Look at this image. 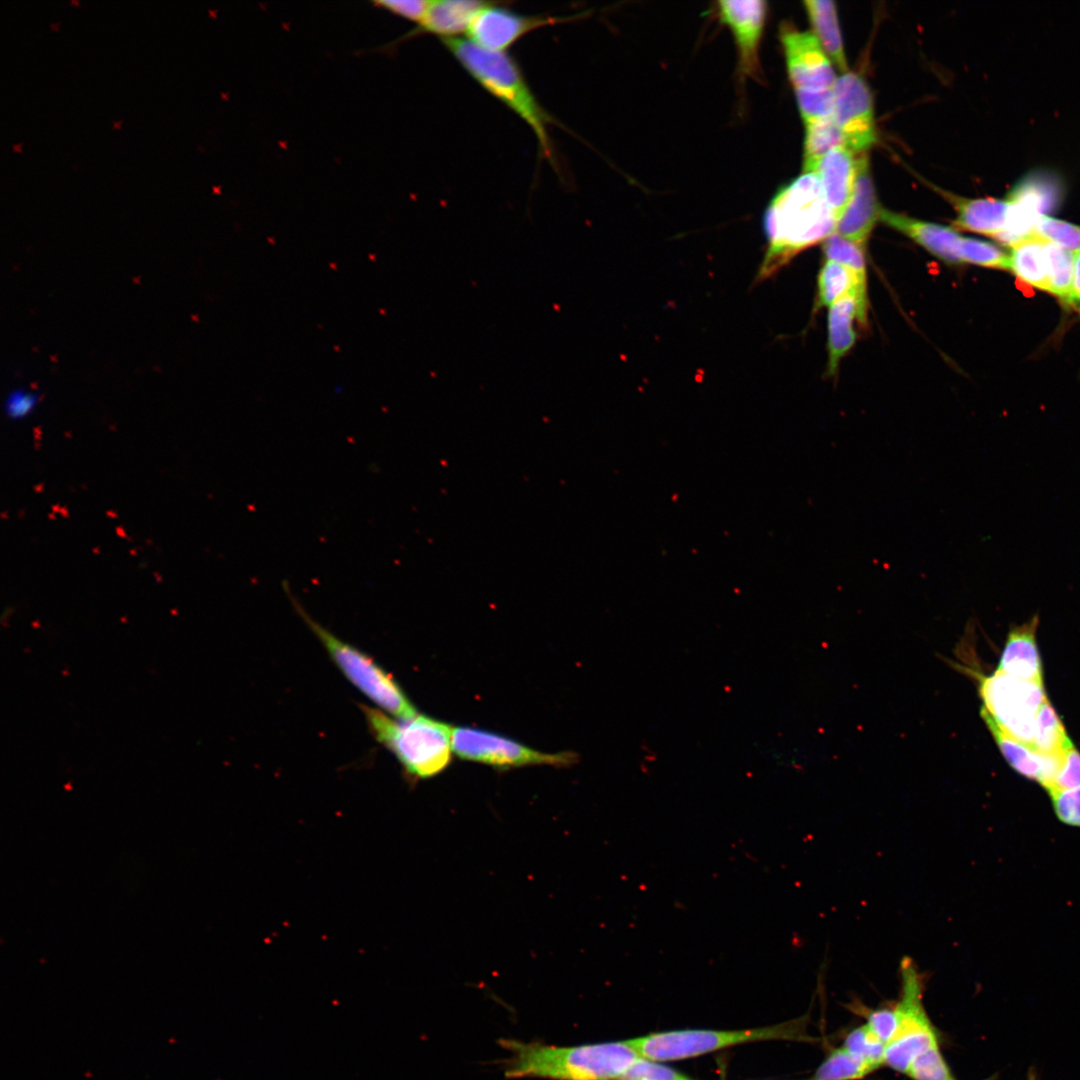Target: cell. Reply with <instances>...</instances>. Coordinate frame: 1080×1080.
I'll return each instance as SVG.
<instances>
[{"instance_id":"cell-4","label":"cell","mask_w":1080,"mask_h":1080,"mask_svg":"<svg viewBox=\"0 0 1080 1080\" xmlns=\"http://www.w3.org/2000/svg\"><path fill=\"white\" fill-rule=\"evenodd\" d=\"M375 739L394 754L408 776L433 777L451 760L452 727L425 715L393 719L380 709L360 706Z\"/></svg>"},{"instance_id":"cell-13","label":"cell","mask_w":1080,"mask_h":1080,"mask_svg":"<svg viewBox=\"0 0 1080 1080\" xmlns=\"http://www.w3.org/2000/svg\"><path fill=\"white\" fill-rule=\"evenodd\" d=\"M720 21L733 34L738 51V69L743 78L759 79V47L767 15V4L761 0L719 1Z\"/></svg>"},{"instance_id":"cell-32","label":"cell","mask_w":1080,"mask_h":1080,"mask_svg":"<svg viewBox=\"0 0 1080 1080\" xmlns=\"http://www.w3.org/2000/svg\"><path fill=\"white\" fill-rule=\"evenodd\" d=\"M843 1047L878 1068L884 1064L886 1044L870 1030L867 1024L852 1030L846 1036Z\"/></svg>"},{"instance_id":"cell-38","label":"cell","mask_w":1080,"mask_h":1080,"mask_svg":"<svg viewBox=\"0 0 1080 1080\" xmlns=\"http://www.w3.org/2000/svg\"><path fill=\"white\" fill-rule=\"evenodd\" d=\"M39 394L26 388L11 390L4 401L5 416L12 421H20L30 416L39 403Z\"/></svg>"},{"instance_id":"cell-12","label":"cell","mask_w":1080,"mask_h":1080,"mask_svg":"<svg viewBox=\"0 0 1080 1080\" xmlns=\"http://www.w3.org/2000/svg\"><path fill=\"white\" fill-rule=\"evenodd\" d=\"M498 4L492 2L483 8L467 32L472 43L495 52H505L537 29L577 19L575 16L524 15Z\"/></svg>"},{"instance_id":"cell-41","label":"cell","mask_w":1080,"mask_h":1080,"mask_svg":"<svg viewBox=\"0 0 1080 1080\" xmlns=\"http://www.w3.org/2000/svg\"><path fill=\"white\" fill-rule=\"evenodd\" d=\"M1080 302V251L1075 256V270L1072 286L1071 304Z\"/></svg>"},{"instance_id":"cell-15","label":"cell","mask_w":1080,"mask_h":1080,"mask_svg":"<svg viewBox=\"0 0 1080 1080\" xmlns=\"http://www.w3.org/2000/svg\"><path fill=\"white\" fill-rule=\"evenodd\" d=\"M491 3L478 0L431 1L422 21L399 39L385 45L384 49H392L399 43L420 35H435L440 37V40L459 38L460 33L468 32L476 15Z\"/></svg>"},{"instance_id":"cell-1","label":"cell","mask_w":1080,"mask_h":1080,"mask_svg":"<svg viewBox=\"0 0 1080 1080\" xmlns=\"http://www.w3.org/2000/svg\"><path fill=\"white\" fill-rule=\"evenodd\" d=\"M767 251L758 271L764 280L802 250L835 233V219L816 173H803L783 186L763 214Z\"/></svg>"},{"instance_id":"cell-6","label":"cell","mask_w":1080,"mask_h":1080,"mask_svg":"<svg viewBox=\"0 0 1080 1080\" xmlns=\"http://www.w3.org/2000/svg\"><path fill=\"white\" fill-rule=\"evenodd\" d=\"M296 608L347 680L381 711L400 719L413 718L418 714L399 684L373 658L334 636L311 619L300 606Z\"/></svg>"},{"instance_id":"cell-35","label":"cell","mask_w":1080,"mask_h":1080,"mask_svg":"<svg viewBox=\"0 0 1080 1080\" xmlns=\"http://www.w3.org/2000/svg\"><path fill=\"white\" fill-rule=\"evenodd\" d=\"M1054 813L1065 825L1080 828V786L1048 793Z\"/></svg>"},{"instance_id":"cell-23","label":"cell","mask_w":1080,"mask_h":1080,"mask_svg":"<svg viewBox=\"0 0 1080 1080\" xmlns=\"http://www.w3.org/2000/svg\"><path fill=\"white\" fill-rule=\"evenodd\" d=\"M1046 241L1035 234L1024 237L1010 246V271L1024 284L1048 290Z\"/></svg>"},{"instance_id":"cell-24","label":"cell","mask_w":1080,"mask_h":1080,"mask_svg":"<svg viewBox=\"0 0 1080 1080\" xmlns=\"http://www.w3.org/2000/svg\"><path fill=\"white\" fill-rule=\"evenodd\" d=\"M803 4L814 35L825 53L842 73H846L849 70L835 3L830 0H806Z\"/></svg>"},{"instance_id":"cell-42","label":"cell","mask_w":1080,"mask_h":1080,"mask_svg":"<svg viewBox=\"0 0 1080 1080\" xmlns=\"http://www.w3.org/2000/svg\"><path fill=\"white\" fill-rule=\"evenodd\" d=\"M21 144L22 143L13 144L12 145L13 150L16 151V152H20L21 151V149H20Z\"/></svg>"},{"instance_id":"cell-21","label":"cell","mask_w":1080,"mask_h":1080,"mask_svg":"<svg viewBox=\"0 0 1080 1080\" xmlns=\"http://www.w3.org/2000/svg\"><path fill=\"white\" fill-rule=\"evenodd\" d=\"M817 309L831 306L848 294H856L859 299L858 322L862 327L867 324L866 276L836 262L826 260L817 281Z\"/></svg>"},{"instance_id":"cell-17","label":"cell","mask_w":1080,"mask_h":1080,"mask_svg":"<svg viewBox=\"0 0 1080 1080\" xmlns=\"http://www.w3.org/2000/svg\"><path fill=\"white\" fill-rule=\"evenodd\" d=\"M879 220L911 238L943 262L961 264L958 248L962 236L954 228L919 220L885 208H881Z\"/></svg>"},{"instance_id":"cell-9","label":"cell","mask_w":1080,"mask_h":1080,"mask_svg":"<svg viewBox=\"0 0 1080 1080\" xmlns=\"http://www.w3.org/2000/svg\"><path fill=\"white\" fill-rule=\"evenodd\" d=\"M452 750L462 759L501 768L526 765L567 766L577 760L571 752L542 753L496 733L471 727H452Z\"/></svg>"},{"instance_id":"cell-11","label":"cell","mask_w":1080,"mask_h":1080,"mask_svg":"<svg viewBox=\"0 0 1080 1080\" xmlns=\"http://www.w3.org/2000/svg\"><path fill=\"white\" fill-rule=\"evenodd\" d=\"M786 66L794 92L832 89L837 80L831 60L809 31L784 23L780 28Z\"/></svg>"},{"instance_id":"cell-7","label":"cell","mask_w":1080,"mask_h":1080,"mask_svg":"<svg viewBox=\"0 0 1080 1080\" xmlns=\"http://www.w3.org/2000/svg\"><path fill=\"white\" fill-rule=\"evenodd\" d=\"M900 976L901 996L895 1005L899 1025L886 1045L884 1064L906 1074L915 1057L938 1040L922 1003L924 976L910 957L902 959Z\"/></svg>"},{"instance_id":"cell-36","label":"cell","mask_w":1080,"mask_h":1080,"mask_svg":"<svg viewBox=\"0 0 1080 1080\" xmlns=\"http://www.w3.org/2000/svg\"><path fill=\"white\" fill-rule=\"evenodd\" d=\"M622 1080H691L671 1067L639 1057L627 1070Z\"/></svg>"},{"instance_id":"cell-16","label":"cell","mask_w":1080,"mask_h":1080,"mask_svg":"<svg viewBox=\"0 0 1080 1080\" xmlns=\"http://www.w3.org/2000/svg\"><path fill=\"white\" fill-rule=\"evenodd\" d=\"M981 716L1008 764L1018 774L1037 782L1048 791L1058 772L1061 757L1044 755L1005 732L981 708Z\"/></svg>"},{"instance_id":"cell-8","label":"cell","mask_w":1080,"mask_h":1080,"mask_svg":"<svg viewBox=\"0 0 1080 1080\" xmlns=\"http://www.w3.org/2000/svg\"><path fill=\"white\" fill-rule=\"evenodd\" d=\"M979 682L982 709L1005 732L1032 746L1036 716L1047 699L1044 685L996 671Z\"/></svg>"},{"instance_id":"cell-30","label":"cell","mask_w":1080,"mask_h":1080,"mask_svg":"<svg viewBox=\"0 0 1080 1080\" xmlns=\"http://www.w3.org/2000/svg\"><path fill=\"white\" fill-rule=\"evenodd\" d=\"M1033 234L1075 255L1080 251V225L1043 214L1036 222Z\"/></svg>"},{"instance_id":"cell-25","label":"cell","mask_w":1080,"mask_h":1080,"mask_svg":"<svg viewBox=\"0 0 1080 1080\" xmlns=\"http://www.w3.org/2000/svg\"><path fill=\"white\" fill-rule=\"evenodd\" d=\"M803 173H815L830 151L845 146L843 134L833 116L805 124Z\"/></svg>"},{"instance_id":"cell-43","label":"cell","mask_w":1080,"mask_h":1080,"mask_svg":"<svg viewBox=\"0 0 1080 1080\" xmlns=\"http://www.w3.org/2000/svg\"><path fill=\"white\" fill-rule=\"evenodd\" d=\"M58 25H59V23H58V22H56V23H55V22H52V23H50V27H51V28H52L53 30H58Z\"/></svg>"},{"instance_id":"cell-39","label":"cell","mask_w":1080,"mask_h":1080,"mask_svg":"<svg viewBox=\"0 0 1080 1080\" xmlns=\"http://www.w3.org/2000/svg\"><path fill=\"white\" fill-rule=\"evenodd\" d=\"M431 1L427 0H379L373 6L393 16L419 24L424 18Z\"/></svg>"},{"instance_id":"cell-3","label":"cell","mask_w":1080,"mask_h":1080,"mask_svg":"<svg viewBox=\"0 0 1080 1080\" xmlns=\"http://www.w3.org/2000/svg\"><path fill=\"white\" fill-rule=\"evenodd\" d=\"M511 1052L506 1075L552 1080H622L640 1057L629 1040L569 1047L502 1040Z\"/></svg>"},{"instance_id":"cell-14","label":"cell","mask_w":1080,"mask_h":1080,"mask_svg":"<svg viewBox=\"0 0 1080 1080\" xmlns=\"http://www.w3.org/2000/svg\"><path fill=\"white\" fill-rule=\"evenodd\" d=\"M877 201L867 152L857 156V174L851 200L836 225L835 233L862 246L879 220Z\"/></svg>"},{"instance_id":"cell-33","label":"cell","mask_w":1080,"mask_h":1080,"mask_svg":"<svg viewBox=\"0 0 1080 1080\" xmlns=\"http://www.w3.org/2000/svg\"><path fill=\"white\" fill-rule=\"evenodd\" d=\"M906 1074L913 1080H954L938 1043L915 1057Z\"/></svg>"},{"instance_id":"cell-28","label":"cell","mask_w":1080,"mask_h":1080,"mask_svg":"<svg viewBox=\"0 0 1080 1080\" xmlns=\"http://www.w3.org/2000/svg\"><path fill=\"white\" fill-rule=\"evenodd\" d=\"M1048 262V290L1067 304H1071L1075 270V254L1055 244L1046 242Z\"/></svg>"},{"instance_id":"cell-26","label":"cell","mask_w":1080,"mask_h":1080,"mask_svg":"<svg viewBox=\"0 0 1080 1080\" xmlns=\"http://www.w3.org/2000/svg\"><path fill=\"white\" fill-rule=\"evenodd\" d=\"M1071 746L1060 717L1046 699L1036 716L1032 747L1044 755L1060 757Z\"/></svg>"},{"instance_id":"cell-47","label":"cell","mask_w":1080,"mask_h":1080,"mask_svg":"<svg viewBox=\"0 0 1080 1080\" xmlns=\"http://www.w3.org/2000/svg\"><path fill=\"white\" fill-rule=\"evenodd\" d=\"M807 1080H810V1079H807Z\"/></svg>"},{"instance_id":"cell-45","label":"cell","mask_w":1080,"mask_h":1080,"mask_svg":"<svg viewBox=\"0 0 1080 1080\" xmlns=\"http://www.w3.org/2000/svg\"><path fill=\"white\" fill-rule=\"evenodd\" d=\"M69 2H70L71 4H76V5H79V2H78L77 0H70Z\"/></svg>"},{"instance_id":"cell-22","label":"cell","mask_w":1080,"mask_h":1080,"mask_svg":"<svg viewBox=\"0 0 1080 1080\" xmlns=\"http://www.w3.org/2000/svg\"><path fill=\"white\" fill-rule=\"evenodd\" d=\"M859 299L856 294H848L829 308L828 313V373L834 375L843 356L852 348L856 340L853 323L858 317Z\"/></svg>"},{"instance_id":"cell-40","label":"cell","mask_w":1080,"mask_h":1080,"mask_svg":"<svg viewBox=\"0 0 1080 1080\" xmlns=\"http://www.w3.org/2000/svg\"><path fill=\"white\" fill-rule=\"evenodd\" d=\"M899 1025L896 1007L881 1008L868 1015L867 1026L886 1045L895 1036Z\"/></svg>"},{"instance_id":"cell-20","label":"cell","mask_w":1080,"mask_h":1080,"mask_svg":"<svg viewBox=\"0 0 1080 1080\" xmlns=\"http://www.w3.org/2000/svg\"><path fill=\"white\" fill-rule=\"evenodd\" d=\"M855 155L846 146L838 147L824 156L815 172L837 222L844 214L853 194L857 174Z\"/></svg>"},{"instance_id":"cell-44","label":"cell","mask_w":1080,"mask_h":1080,"mask_svg":"<svg viewBox=\"0 0 1080 1080\" xmlns=\"http://www.w3.org/2000/svg\"><path fill=\"white\" fill-rule=\"evenodd\" d=\"M120 124H121V121H115V120L112 121L113 128H118L120 126Z\"/></svg>"},{"instance_id":"cell-34","label":"cell","mask_w":1080,"mask_h":1080,"mask_svg":"<svg viewBox=\"0 0 1080 1080\" xmlns=\"http://www.w3.org/2000/svg\"><path fill=\"white\" fill-rule=\"evenodd\" d=\"M801 117L805 124L833 116V88L819 91L795 92Z\"/></svg>"},{"instance_id":"cell-2","label":"cell","mask_w":1080,"mask_h":1080,"mask_svg":"<svg viewBox=\"0 0 1080 1080\" xmlns=\"http://www.w3.org/2000/svg\"><path fill=\"white\" fill-rule=\"evenodd\" d=\"M442 43L474 81L529 126L542 156L557 170L550 127L558 122L538 101L515 59L506 52L486 50L460 37L443 39Z\"/></svg>"},{"instance_id":"cell-18","label":"cell","mask_w":1080,"mask_h":1080,"mask_svg":"<svg viewBox=\"0 0 1080 1080\" xmlns=\"http://www.w3.org/2000/svg\"><path fill=\"white\" fill-rule=\"evenodd\" d=\"M1038 617L1010 630L996 672L1043 684L1042 663L1036 641Z\"/></svg>"},{"instance_id":"cell-19","label":"cell","mask_w":1080,"mask_h":1080,"mask_svg":"<svg viewBox=\"0 0 1080 1080\" xmlns=\"http://www.w3.org/2000/svg\"><path fill=\"white\" fill-rule=\"evenodd\" d=\"M956 211L954 229L970 231L999 239L1004 233L1011 203L997 198H965L940 191Z\"/></svg>"},{"instance_id":"cell-5","label":"cell","mask_w":1080,"mask_h":1080,"mask_svg":"<svg viewBox=\"0 0 1080 1080\" xmlns=\"http://www.w3.org/2000/svg\"><path fill=\"white\" fill-rule=\"evenodd\" d=\"M802 1026L799 1019L742 1030L687 1029L656 1032L629 1041L641 1057L658 1062L674 1061L750 1042L801 1039Z\"/></svg>"},{"instance_id":"cell-37","label":"cell","mask_w":1080,"mask_h":1080,"mask_svg":"<svg viewBox=\"0 0 1080 1080\" xmlns=\"http://www.w3.org/2000/svg\"><path fill=\"white\" fill-rule=\"evenodd\" d=\"M1078 786H1080V753L1073 745L1062 754L1058 772L1047 793L1069 790Z\"/></svg>"},{"instance_id":"cell-10","label":"cell","mask_w":1080,"mask_h":1080,"mask_svg":"<svg viewBox=\"0 0 1080 1080\" xmlns=\"http://www.w3.org/2000/svg\"><path fill=\"white\" fill-rule=\"evenodd\" d=\"M833 95V117L845 146L855 154L867 152L877 141L873 97L867 82L861 75L847 71L837 78Z\"/></svg>"},{"instance_id":"cell-31","label":"cell","mask_w":1080,"mask_h":1080,"mask_svg":"<svg viewBox=\"0 0 1080 1080\" xmlns=\"http://www.w3.org/2000/svg\"><path fill=\"white\" fill-rule=\"evenodd\" d=\"M823 252L827 260L848 267L858 274L866 276L864 247L833 233L823 243Z\"/></svg>"},{"instance_id":"cell-29","label":"cell","mask_w":1080,"mask_h":1080,"mask_svg":"<svg viewBox=\"0 0 1080 1080\" xmlns=\"http://www.w3.org/2000/svg\"><path fill=\"white\" fill-rule=\"evenodd\" d=\"M961 263L1009 270V254L993 243L975 238L961 237L958 248Z\"/></svg>"},{"instance_id":"cell-46","label":"cell","mask_w":1080,"mask_h":1080,"mask_svg":"<svg viewBox=\"0 0 1080 1080\" xmlns=\"http://www.w3.org/2000/svg\"><path fill=\"white\" fill-rule=\"evenodd\" d=\"M1076 306H1078V309H1079V311H1080V302H1079V303H1078V304H1077Z\"/></svg>"},{"instance_id":"cell-27","label":"cell","mask_w":1080,"mask_h":1080,"mask_svg":"<svg viewBox=\"0 0 1080 1080\" xmlns=\"http://www.w3.org/2000/svg\"><path fill=\"white\" fill-rule=\"evenodd\" d=\"M877 1068L867 1060L841 1047L831 1051L810 1080H857Z\"/></svg>"}]
</instances>
